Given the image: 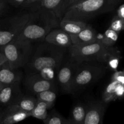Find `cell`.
Segmentation results:
<instances>
[{
  "label": "cell",
  "mask_w": 124,
  "mask_h": 124,
  "mask_svg": "<svg viewBox=\"0 0 124 124\" xmlns=\"http://www.w3.org/2000/svg\"><path fill=\"white\" fill-rule=\"evenodd\" d=\"M31 116L30 113L13 109L5 108L2 111V124H15Z\"/></svg>",
  "instance_id": "cell-17"
},
{
  "label": "cell",
  "mask_w": 124,
  "mask_h": 124,
  "mask_svg": "<svg viewBox=\"0 0 124 124\" xmlns=\"http://www.w3.org/2000/svg\"><path fill=\"white\" fill-rule=\"evenodd\" d=\"M41 1V0H24L21 7L29 11L38 4Z\"/></svg>",
  "instance_id": "cell-28"
},
{
  "label": "cell",
  "mask_w": 124,
  "mask_h": 124,
  "mask_svg": "<svg viewBox=\"0 0 124 124\" xmlns=\"http://www.w3.org/2000/svg\"><path fill=\"white\" fill-rule=\"evenodd\" d=\"M106 67L99 65H79L73 81L72 92L85 88L101 78L106 72Z\"/></svg>",
  "instance_id": "cell-7"
},
{
  "label": "cell",
  "mask_w": 124,
  "mask_h": 124,
  "mask_svg": "<svg viewBox=\"0 0 124 124\" xmlns=\"http://www.w3.org/2000/svg\"><path fill=\"white\" fill-rule=\"evenodd\" d=\"M52 107L53 106L48 103L37 100L35 107L30 112V115L31 116L38 119L44 121L48 115V110Z\"/></svg>",
  "instance_id": "cell-20"
},
{
  "label": "cell",
  "mask_w": 124,
  "mask_h": 124,
  "mask_svg": "<svg viewBox=\"0 0 124 124\" xmlns=\"http://www.w3.org/2000/svg\"><path fill=\"white\" fill-rule=\"evenodd\" d=\"M20 82L21 81H18L1 87L0 90V105L6 107L21 94Z\"/></svg>",
  "instance_id": "cell-13"
},
{
  "label": "cell",
  "mask_w": 124,
  "mask_h": 124,
  "mask_svg": "<svg viewBox=\"0 0 124 124\" xmlns=\"http://www.w3.org/2000/svg\"><path fill=\"white\" fill-rule=\"evenodd\" d=\"M26 88L31 93L36 94L43 91L56 88L55 82L43 78L38 73H30L25 80Z\"/></svg>",
  "instance_id": "cell-10"
},
{
  "label": "cell",
  "mask_w": 124,
  "mask_h": 124,
  "mask_svg": "<svg viewBox=\"0 0 124 124\" xmlns=\"http://www.w3.org/2000/svg\"><path fill=\"white\" fill-rule=\"evenodd\" d=\"M124 98V85L119 84L116 90V99H121Z\"/></svg>",
  "instance_id": "cell-30"
},
{
  "label": "cell",
  "mask_w": 124,
  "mask_h": 124,
  "mask_svg": "<svg viewBox=\"0 0 124 124\" xmlns=\"http://www.w3.org/2000/svg\"><path fill=\"white\" fill-rule=\"evenodd\" d=\"M70 37L73 45L76 46L88 45L98 39L96 30L90 24H87V27L82 31L75 35H71Z\"/></svg>",
  "instance_id": "cell-15"
},
{
  "label": "cell",
  "mask_w": 124,
  "mask_h": 124,
  "mask_svg": "<svg viewBox=\"0 0 124 124\" xmlns=\"http://www.w3.org/2000/svg\"><path fill=\"white\" fill-rule=\"evenodd\" d=\"M33 43L16 38L0 48L11 69L18 70L27 65L33 54Z\"/></svg>",
  "instance_id": "cell-5"
},
{
  "label": "cell",
  "mask_w": 124,
  "mask_h": 124,
  "mask_svg": "<svg viewBox=\"0 0 124 124\" xmlns=\"http://www.w3.org/2000/svg\"><path fill=\"white\" fill-rule=\"evenodd\" d=\"M106 110V103L94 101L87 104L84 124H102Z\"/></svg>",
  "instance_id": "cell-9"
},
{
  "label": "cell",
  "mask_w": 124,
  "mask_h": 124,
  "mask_svg": "<svg viewBox=\"0 0 124 124\" xmlns=\"http://www.w3.org/2000/svg\"><path fill=\"white\" fill-rule=\"evenodd\" d=\"M8 4L12 5L15 7H21L24 0H6Z\"/></svg>",
  "instance_id": "cell-32"
},
{
  "label": "cell",
  "mask_w": 124,
  "mask_h": 124,
  "mask_svg": "<svg viewBox=\"0 0 124 124\" xmlns=\"http://www.w3.org/2000/svg\"><path fill=\"white\" fill-rule=\"evenodd\" d=\"M69 6L70 0H41L38 4L29 11L36 9L49 11L54 13L61 21Z\"/></svg>",
  "instance_id": "cell-11"
},
{
  "label": "cell",
  "mask_w": 124,
  "mask_h": 124,
  "mask_svg": "<svg viewBox=\"0 0 124 124\" xmlns=\"http://www.w3.org/2000/svg\"><path fill=\"white\" fill-rule=\"evenodd\" d=\"M29 17V12H23L0 20V48L19 37Z\"/></svg>",
  "instance_id": "cell-6"
},
{
  "label": "cell",
  "mask_w": 124,
  "mask_h": 124,
  "mask_svg": "<svg viewBox=\"0 0 124 124\" xmlns=\"http://www.w3.org/2000/svg\"><path fill=\"white\" fill-rule=\"evenodd\" d=\"M22 74L17 70L11 69L7 60L0 67V87H2L14 82L21 81Z\"/></svg>",
  "instance_id": "cell-14"
},
{
  "label": "cell",
  "mask_w": 124,
  "mask_h": 124,
  "mask_svg": "<svg viewBox=\"0 0 124 124\" xmlns=\"http://www.w3.org/2000/svg\"><path fill=\"white\" fill-rule=\"evenodd\" d=\"M109 29L119 33L124 30V19L118 16H115L112 19Z\"/></svg>",
  "instance_id": "cell-27"
},
{
  "label": "cell",
  "mask_w": 124,
  "mask_h": 124,
  "mask_svg": "<svg viewBox=\"0 0 124 124\" xmlns=\"http://www.w3.org/2000/svg\"><path fill=\"white\" fill-rule=\"evenodd\" d=\"M6 61V58H5V56L3 55V54L0 52V67H1V65H2Z\"/></svg>",
  "instance_id": "cell-34"
},
{
  "label": "cell",
  "mask_w": 124,
  "mask_h": 124,
  "mask_svg": "<svg viewBox=\"0 0 124 124\" xmlns=\"http://www.w3.org/2000/svg\"><path fill=\"white\" fill-rule=\"evenodd\" d=\"M0 124H2V111L0 110Z\"/></svg>",
  "instance_id": "cell-36"
},
{
  "label": "cell",
  "mask_w": 124,
  "mask_h": 124,
  "mask_svg": "<svg viewBox=\"0 0 124 124\" xmlns=\"http://www.w3.org/2000/svg\"><path fill=\"white\" fill-rule=\"evenodd\" d=\"M85 1V0H70V6L73 4L78 3V2H81V1Z\"/></svg>",
  "instance_id": "cell-35"
},
{
  "label": "cell",
  "mask_w": 124,
  "mask_h": 124,
  "mask_svg": "<svg viewBox=\"0 0 124 124\" xmlns=\"http://www.w3.org/2000/svg\"><path fill=\"white\" fill-rule=\"evenodd\" d=\"M45 42L59 47L69 48L73 45L70 35L60 27L52 29L44 38Z\"/></svg>",
  "instance_id": "cell-12"
},
{
  "label": "cell",
  "mask_w": 124,
  "mask_h": 124,
  "mask_svg": "<svg viewBox=\"0 0 124 124\" xmlns=\"http://www.w3.org/2000/svg\"><path fill=\"white\" fill-rule=\"evenodd\" d=\"M121 0H85L69 7L62 19L86 22L113 10Z\"/></svg>",
  "instance_id": "cell-3"
},
{
  "label": "cell",
  "mask_w": 124,
  "mask_h": 124,
  "mask_svg": "<svg viewBox=\"0 0 124 124\" xmlns=\"http://www.w3.org/2000/svg\"><path fill=\"white\" fill-rule=\"evenodd\" d=\"M29 17L18 38L34 42L44 39L54 28L59 27L60 21L52 12L36 9L29 11Z\"/></svg>",
  "instance_id": "cell-1"
},
{
  "label": "cell",
  "mask_w": 124,
  "mask_h": 124,
  "mask_svg": "<svg viewBox=\"0 0 124 124\" xmlns=\"http://www.w3.org/2000/svg\"><path fill=\"white\" fill-rule=\"evenodd\" d=\"M43 121L44 124H68L67 119L55 110L48 113L47 117Z\"/></svg>",
  "instance_id": "cell-23"
},
{
  "label": "cell",
  "mask_w": 124,
  "mask_h": 124,
  "mask_svg": "<svg viewBox=\"0 0 124 124\" xmlns=\"http://www.w3.org/2000/svg\"><path fill=\"white\" fill-rule=\"evenodd\" d=\"M56 72L57 71L52 68H44L37 73L46 79L55 82V79H56Z\"/></svg>",
  "instance_id": "cell-26"
},
{
  "label": "cell",
  "mask_w": 124,
  "mask_h": 124,
  "mask_svg": "<svg viewBox=\"0 0 124 124\" xmlns=\"http://www.w3.org/2000/svg\"><path fill=\"white\" fill-rule=\"evenodd\" d=\"M79 63L70 56L67 60L64 59L56 72V81L61 89L67 93L72 92L73 81L76 69Z\"/></svg>",
  "instance_id": "cell-8"
},
{
  "label": "cell",
  "mask_w": 124,
  "mask_h": 124,
  "mask_svg": "<svg viewBox=\"0 0 124 124\" xmlns=\"http://www.w3.org/2000/svg\"><path fill=\"white\" fill-rule=\"evenodd\" d=\"M121 58V56L120 55V52L119 50L117 51L115 53L111 54L108 57L105 64L111 70L115 71H117V69L118 67Z\"/></svg>",
  "instance_id": "cell-25"
},
{
  "label": "cell",
  "mask_w": 124,
  "mask_h": 124,
  "mask_svg": "<svg viewBox=\"0 0 124 124\" xmlns=\"http://www.w3.org/2000/svg\"><path fill=\"white\" fill-rule=\"evenodd\" d=\"M67 48L44 42L36 48L27 66L31 72L37 73L44 68H52L57 71L65 59Z\"/></svg>",
  "instance_id": "cell-2"
},
{
  "label": "cell",
  "mask_w": 124,
  "mask_h": 124,
  "mask_svg": "<svg viewBox=\"0 0 124 124\" xmlns=\"http://www.w3.org/2000/svg\"><path fill=\"white\" fill-rule=\"evenodd\" d=\"M0 90H1V87H0Z\"/></svg>",
  "instance_id": "cell-37"
},
{
  "label": "cell",
  "mask_w": 124,
  "mask_h": 124,
  "mask_svg": "<svg viewBox=\"0 0 124 124\" xmlns=\"http://www.w3.org/2000/svg\"><path fill=\"white\" fill-rule=\"evenodd\" d=\"M87 104L79 102L73 107L67 119L68 124H84Z\"/></svg>",
  "instance_id": "cell-18"
},
{
  "label": "cell",
  "mask_w": 124,
  "mask_h": 124,
  "mask_svg": "<svg viewBox=\"0 0 124 124\" xmlns=\"http://www.w3.org/2000/svg\"><path fill=\"white\" fill-rule=\"evenodd\" d=\"M119 82L111 80L105 88L102 94V101L106 104L112 101H115L116 99V90Z\"/></svg>",
  "instance_id": "cell-22"
},
{
  "label": "cell",
  "mask_w": 124,
  "mask_h": 124,
  "mask_svg": "<svg viewBox=\"0 0 124 124\" xmlns=\"http://www.w3.org/2000/svg\"><path fill=\"white\" fill-rule=\"evenodd\" d=\"M117 13V15L118 16H119L120 18L124 19V4L121 5V6L119 7Z\"/></svg>",
  "instance_id": "cell-33"
},
{
  "label": "cell",
  "mask_w": 124,
  "mask_h": 124,
  "mask_svg": "<svg viewBox=\"0 0 124 124\" xmlns=\"http://www.w3.org/2000/svg\"><path fill=\"white\" fill-rule=\"evenodd\" d=\"M37 99L30 95L21 94L11 104L6 107V108L21 110L30 113L34 108Z\"/></svg>",
  "instance_id": "cell-16"
},
{
  "label": "cell",
  "mask_w": 124,
  "mask_h": 124,
  "mask_svg": "<svg viewBox=\"0 0 124 124\" xmlns=\"http://www.w3.org/2000/svg\"><path fill=\"white\" fill-rule=\"evenodd\" d=\"M111 80L124 85V71H116L113 75Z\"/></svg>",
  "instance_id": "cell-29"
},
{
  "label": "cell",
  "mask_w": 124,
  "mask_h": 124,
  "mask_svg": "<svg viewBox=\"0 0 124 124\" xmlns=\"http://www.w3.org/2000/svg\"><path fill=\"white\" fill-rule=\"evenodd\" d=\"M69 48L70 56L79 64L95 61L105 64L108 57L118 51L115 47L105 46L99 39L85 46L71 45Z\"/></svg>",
  "instance_id": "cell-4"
},
{
  "label": "cell",
  "mask_w": 124,
  "mask_h": 124,
  "mask_svg": "<svg viewBox=\"0 0 124 124\" xmlns=\"http://www.w3.org/2000/svg\"><path fill=\"white\" fill-rule=\"evenodd\" d=\"M36 96L37 100L45 102L53 106L58 96V91L57 88L47 90L37 93Z\"/></svg>",
  "instance_id": "cell-21"
},
{
  "label": "cell",
  "mask_w": 124,
  "mask_h": 124,
  "mask_svg": "<svg viewBox=\"0 0 124 124\" xmlns=\"http://www.w3.org/2000/svg\"><path fill=\"white\" fill-rule=\"evenodd\" d=\"M119 33L108 29L105 31L101 39H99L104 45L108 47H113L118 39Z\"/></svg>",
  "instance_id": "cell-24"
},
{
  "label": "cell",
  "mask_w": 124,
  "mask_h": 124,
  "mask_svg": "<svg viewBox=\"0 0 124 124\" xmlns=\"http://www.w3.org/2000/svg\"><path fill=\"white\" fill-rule=\"evenodd\" d=\"M8 7V3L6 0H0V17L4 15Z\"/></svg>",
  "instance_id": "cell-31"
},
{
  "label": "cell",
  "mask_w": 124,
  "mask_h": 124,
  "mask_svg": "<svg viewBox=\"0 0 124 124\" xmlns=\"http://www.w3.org/2000/svg\"><path fill=\"white\" fill-rule=\"evenodd\" d=\"M87 24L86 22L62 19L59 23V27L71 35L77 34L82 31L87 27Z\"/></svg>",
  "instance_id": "cell-19"
}]
</instances>
